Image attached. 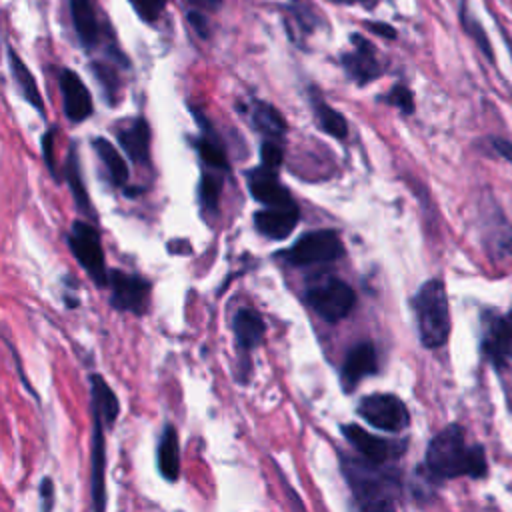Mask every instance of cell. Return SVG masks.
I'll list each match as a JSON object with an SVG mask.
<instances>
[{
  "mask_svg": "<svg viewBox=\"0 0 512 512\" xmlns=\"http://www.w3.org/2000/svg\"><path fill=\"white\" fill-rule=\"evenodd\" d=\"M420 470L430 482L460 476L482 478L486 476L488 462L480 444L466 442V432L460 424H448L428 442Z\"/></svg>",
  "mask_w": 512,
  "mask_h": 512,
  "instance_id": "obj_1",
  "label": "cell"
},
{
  "mask_svg": "<svg viewBox=\"0 0 512 512\" xmlns=\"http://www.w3.org/2000/svg\"><path fill=\"white\" fill-rule=\"evenodd\" d=\"M340 470L362 510H392L400 494V472L388 464H378L368 458L346 456L340 452Z\"/></svg>",
  "mask_w": 512,
  "mask_h": 512,
  "instance_id": "obj_2",
  "label": "cell"
},
{
  "mask_svg": "<svg viewBox=\"0 0 512 512\" xmlns=\"http://www.w3.org/2000/svg\"><path fill=\"white\" fill-rule=\"evenodd\" d=\"M412 312L418 336L424 348H440L450 336V306L444 282L440 278L426 280L412 296Z\"/></svg>",
  "mask_w": 512,
  "mask_h": 512,
  "instance_id": "obj_3",
  "label": "cell"
},
{
  "mask_svg": "<svg viewBox=\"0 0 512 512\" xmlns=\"http://www.w3.org/2000/svg\"><path fill=\"white\" fill-rule=\"evenodd\" d=\"M304 298L308 306L326 322L346 318L356 306L354 288L338 276L314 274L306 280Z\"/></svg>",
  "mask_w": 512,
  "mask_h": 512,
  "instance_id": "obj_4",
  "label": "cell"
},
{
  "mask_svg": "<svg viewBox=\"0 0 512 512\" xmlns=\"http://www.w3.org/2000/svg\"><path fill=\"white\" fill-rule=\"evenodd\" d=\"M292 266H312L324 262H336L344 256V242L332 228L310 230L302 234L288 250L278 254Z\"/></svg>",
  "mask_w": 512,
  "mask_h": 512,
  "instance_id": "obj_5",
  "label": "cell"
},
{
  "mask_svg": "<svg viewBox=\"0 0 512 512\" xmlns=\"http://www.w3.org/2000/svg\"><path fill=\"white\" fill-rule=\"evenodd\" d=\"M66 242H68V248L74 254L76 262L84 268V272L90 276V280L98 288H106L110 270H106L104 250H102L98 230L88 222L76 220L66 234Z\"/></svg>",
  "mask_w": 512,
  "mask_h": 512,
  "instance_id": "obj_6",
  "label": "cell"
},
{
  "mask_svg": "<svg viewBox=\"0 0 512 512\" xmlns=\"http://www.w3.org/2000/svg\"><path fill=\"white\" fill-rule=\"evenodd\" d=\"M356 412L368 426L382 432L398 434L410 426V412L404 400H400L394 394L376 392L362 396L356 406Z\"/></svg>",
  "mask_w": 512,
  "mask_h": 512,
  "instance_id": "obj_7",
  "label": "cell"
},
{
  "mask_svg": "<svg viewBox=\"0 0 512 512\" xmlns=\"http://www.w3.org/2000/svg\"><path fill=\"white\" fill-rule=\"evenodd\" d=\"M108 286L112 290V308L120 312H130L134 316H142L146 312L150 298V282L144 276L114 268L108 272Z\"/></svg>",
  "mask_w": 512,
  "mask_h": 512,
  "instance_id": "obj_8",
  "label": "cell"
},
{
  "mask_svg": "<svg viewBox=\"0 0 512 512\" xmlns=\"http://www.w3.org/2000/svg\"><path fill=\"white\" fill-rule=\"evenodd\" d=\"M344 438L358 450L360 456L378 462V464H390L404 456L408 442L406 440H392L384 436H376L368 430H364L358 424H342Z\"/></svg>",
  "mask_w": 512,
  "mask_h": 512,
  "instance_id": "obj_9",
  "label": "cell"
},
{
  "mask_svg": "<svg viewBox=\"0 0 512 512\" xmlns=\"http://www.w3.org/2000/svg\"><path fill=\"white\" fill-rule=\"evenodd\" d=\"M350 44L352 50L344 52L340 58L346 76L358 86H366L374 82L378 76H382V64L376 56V46L358 32L350 36Z\"/></svg>",
  "mask_w": 512,
  "mask_h": 512,
  "instance_id": "obj_10",
  "label": "cell"
},
{
  "mask_svg": "<svg viewBox=\"0 0 512 512\" xmlns=\"http://www.w3.org/2000/svg\"><path fill=\"white\" fill-rule=\"evenodd\" d=\"M58 84H60V92H62V108H64L66 118L74 124L90 118L94 112V102H92V94L86 88V84L82 82V78L74 70L62 68L58 72Z\"/></svg>",
  "mask_w": 512,
  "mask_h": 512,
  "instance_id": "obj_11",
  "label": "cell"
},
{
  "mask_svg": "<svg viewBox=\"0 0 512 512\" xmlns=\"http://www.w3.org/2000/svg\"><path fill=\"white\" fill-rule=\"evenodd\" d=\"M68 8L80 46L88 52L96 50L104 42L108 28L100 24L94 0H68Z\"/></svg>",
  "mask_w": 512,
  "mask_h": 512,
  "instance_id": "obj_12",
  "label": "cell"
},
{
  "mask_svg": "<svg viewBox=\"0 0 512 512\" xmlns=\"http://www.w3.org/2000/svg\"><path fill=\"white\" fill-rule=\"evenodd\" d=\"M300 220V210L296 202L264 206L254 214V226L258 234L270 240H284L288 238Z\"/></svg>",
  "mask_w": 512,
  "mask_h": 512,
  "instance_id": "obj_13",
  "label": "cell"
},
{
  "mask_svg": "<svg viewBox=\"0 0 512 512\" xmlns=\"http://www.w3.org/2000/svg\"><path fill=\"white\" fill-rule=\"evenodd\" d=\"M378 372V358H376V348L370 340H362L354 344L342 362L340 368V384L344 392H352L358 382L366 376H372Z\"/></svg>",
  "mask_w": 512,
  "mask_h": 512,
  "instance_id": "obj_14",
  "label": "cell"
},
{
  "mask_svg": "<svg viewBox=\"0 0 512 512\" xmlns=\"http://www.w3.org/2000/svg\"><path fill=\"white\" fill-rule=\"evenodd\" d=\"M116 140L134 164L150 162V126L144 116L126 118L116 124Z\"/></svg>",
  "mask_w": 512,
  "mask_h": 512,
  "instance_id": "obj_15",
  "label": "cell"
},
{
  "mask_svg": "<svg viewBox=\"0 0 512 512\" xmlns=\"http://www.w3.org/2000/svg\"><path fill=\"white\" fill-rule=\"evenodd\" d=\"M248 190L256 202L262 206H276V204H288L294 202L290 196V190L280 182L276 168L268 166H258L248 170L246 174Z\"/></svg>",
  "mask_w": 512,
  "mask_h": 512,
  "instance_id": "obj_16",
  "label": "cell"
},
{
  "mask_svg": "<svg viewBox=\"0 0 512 512\" xmlns=\"http://www.w3.org/2000/svg\"><path fill=\"white\" fill-rule=\"evenodd\" d=\"M106 442H104V422L94 418V434H92V508H106Z\"/></svg>",
  "mask_w": 512,
  "mask_h": 512,
  "instance_id": "obj_17",
  "label": "cell"
},
{
  "mask_svg": "<svg viewBox=\"0 0 512 512\" xmlns=\"http://www.w3.org/2000/svg\"><path fill=\"white\" fill-rule=\"evenodd\" d=\"M482 348L486 356L498 364L512 354V308L504 318H494L486 322Z\"/></svg>",
  "mask_w": 512,
  "mask_h": 512,
  "instance_id": "obj_18",
  "label": "cell"
},
{
  "mask_svg": "<svg viewBox=\"0 0 512 512\" xmlns=\"http://www.w3.org/2000/svg\"><path fill=\"white\" fill-rule=\"evenodd\" d=\"M308 100H310V108H312V114H314V120L318 124V128L332 136V138H346L348 136V122L346 118L336 110L332 108L324 98L322 94L316 90V88H310L308 92Z\"/></svg>",
  "mask_w": 512,
  "mask_h": 512,
  "instance_id": "obj_19",
  "label": "cell"
},
{
  "mask_svg": "<svg viewBox=\"0 0 512 512\" xmlns=\"http://www.w3.org/2000/svg\"><path fill=\"white\" fill-rule=\"evenodd\" d=\"M248 116L254 124V128L264 134L266 138H284L286 136V130H288V124L284 120V116L280 114V110L266 102V100H258L254 98L248 106Z\"/></svg>",
  "mask_w": 512,
  "mask_h": 512,
  "instance_id": "obj_20",
  "label": "cell"
},
{
  "mask_svg": "<svg viewBox=\"0 0 512 512\" xmlns=\"http://www.w3.org/2000/svg\"><path fill=\"white\" fill-rule=\"evenodd\" d=\"M232 328L242 352H250L256 346H260L266 332V324L254 308H240L234 316Z\"/></svg>",
  "mask_w": 512,
  "mask_h": 512,
  "instance_id": "obj_21",
  "label": "cell"
},
{
  "mask_svg": "<svg viewBox=\"0 0 512 512\" xmlns=\"http://www.w3.org/2000/svg\"><path fill=\"white\" fill-rule=\"evenodd\" d=\"M158 472L164 480L176 482L180 476V446H178V432L172 424H164L158 450H156Z\"/></svg>",
  "mask_w": 512,
  "mask_h": 512,
  "instance_id": "obj_22",
  "label": "cell"
},
{
  "mask_svg": "<svg viewBox=\"0 0 512 512\" xmlns=\"http://www.w3.org/2000/svg\"><path fill=\"white\" fill-rule=\"evenodd\" d=\"M90 394H92V416L100 418L104 426H112L120 414V402L114 390L106 384L100 374H90Z\"/></svg>",
  "mask_w": 512,
  "mask_h": 512,
  "instance_id": "obj_23",
  "label": "cell"
},
{
  "mask_svg": "<svg viewBox=\"0 0 512 512\" xmlns=\"http://www.w3.org/2000/svg\"><path fill=\"white\" fill-rule=\"evenodd\" d=\"M6 52H8V64H10V72H12L16 88L20 90L22 98L30 106H34L40 116H44V100H42V94L38 90V84H36L32 72L28 70V66L22 62V58L16 54V50L12 46H8Z\"/></svg>",
  "mask_w": 512,
  "mask_h": 512,
  "instance_id": "obj_24",
  "label": "cell"
},
{
  "mask_svg": "<svg viewBox=\"0 0 512 512\" xmlns=\"http://www.w3.org/2000/svg\"><path fill=\"white\" fill-rule=\"evenodd\" d=\"M92 146H94V152L98 154V158H100V162H102V166L108 174L110 184L116 186V188H124L128 178H130V172H128V164L124 162L118 148L106 138H94Z\"/></svg>",
  "mask_w": 512,
  "mask_h": 512,
  "instance_id": "obj_25",
  "label": "cell"
},
{
  "mask_svg": "<svg viewBox=\"0 0 512 512\" xmlns=\"http://www.w3.org/2000/svg\"><path fill=\"white\" fill-rule=\"evenodd\" d=\"M194 148L200 156V160L210 168V170H228V158H226V152L224 148L220 146V142L214 138V132L210 130V124L208 128H204V134L194 138Z\"/></svg>",
  "mask_w": 512,
  "mask_h": 512,
  "instance_id": "obj_26",
  "label": "cell"
},
{
  "mask_svg": "<svg viewBox=\"0 0 512 512\" xmlns=\"http://www.w3.org/2000/svg\"><path fill=\"white\" fill-rule=\"evenodd\" d=\"M64 174H66V182H68V186L72 190L76 206L82 212L92 216V204H90V198H88V192H86V186H84V180H82V172H80V164H78V156H76V148L74 146H70Z\"/></svg>",
  "mask_w": 512,
  "mask_h": 512,
  "instance_id": "obj_27",
  "label": "cell"
},
{
  "mask_svg": "<svg viewBox=\"0 0 512 512\" xmlns=\"http://www.w3.org/2000/svg\"><path fill=\"white\" fill-rule=\"evenodd\" d=\"M460 24H462V30L474 40V44L480 48V52L490 60L494 62V50L490 46V40H488V34L486 30L482 28V24L474 18V14L468 10L466 6V0H462L460 4Z\"/></svg>",
  "mask_w": 512,
  "mask_h": 512,
  "instance_id": "obj_28",
  "label": "cell"
},
{
  "mask_svg": "<svg viewBox=\"0 0 512 512\" xmlns=\"http://www.w3.org/2000/svg\"><path fill=\"white\" fill-rule=\"evenodd\" d=\"M220 192H222V178L212 172H202L198 184V200L206 212L216 214L220 206Z\"/></svg>",
  "mask_w": 512,
  "mask_h": 512,
  "instance_id": "obj_29",
  "label": "cell"
},
{
  "mask_svg": "<svg viewBox=\"0 0 512 512\" xmlns=\"http://www.w3.org/2000/svg\"><path fill=\"white\" fill-rule=\"evenodd\" d=\"M380 100L398 108L402 114H412L414 112V94L404 84H394Z\"/></svg>",
  "mask_w": 512,
  "mask_h": 512,
  "instance_id": "obj_30",
  "label": "cell"
},
{
  "mask_svg": "<svg viewBox=\"0 0 512 512\" xmlns=\"http://www.w3.org/2000/svg\"><path fill=\"white\" fill-rule=\"evenodd\" d=\"M112 64L110 62H94L92 64L94 76L100 80V84H102V88H104V92H106L110 102H112V96H116V92L120 88V80H118V74H116Z\"/></svg>",
  "mask_w": 512,
  "mask_h": 512,
  "instance_id": "obj_31",
  "label": "cell"
},
{
  "mask_svg": "<svg viewBox=\"0 0 512 512\" xmlns=\"http://www.w3.org/2000/svg\"><path fill=\"white\" fill-rule=\"evenodd\" d=\"M134 8V12L144 20V22H156L164 8H166V0H128Z\"/></svg>",
  "mask_w": 512,
  "mask_h": 512,
  "instance_id": "obj_32",
  "label": "cell"
},
{
  "mask_svg": "<svg viewBox=\"0 0 512 512\" xmlns=\"http://www.w3.org/2000/svg\"><path fill=\"white\" fill-rule=\"evenodd\" d=\"M260 160L264 166L268 168H280L282 160H284V148L276 138H266L260 146Z\"/></svg>",
  "mask_w": 512,
  "mask_h": 512,
  "instance_id": "obj_33",
  "label": "cell"
},
{
  "mask_svg": "<svg viewBox=\"0 0 512 512\" xmlns=\"http://www.w3.org/2000/svg\"><path fill=\"white\" fill-rule=\"evenodd\" d=\"M186 18H188L190 26L194 28V32H196L200 38H204V40H208V38H210V26H208V14H206V12H202V10H194V8H188Z\"/></svg>",
  "mask_w": 512,
  "mask_h": 512,
  "instance_id": "obj_34",
  "label": "cell"
},
{
  "mask_svg": "<svg viewBox=\"0 0 512 512\" xmlns=\"http://www.w3.org/2000/svg\"><path fill=\"white\" fill-rule=\"evenodd\" d=\"M42 154H44V162H46V168L50 170L52 178H58L56 166H54V128L46 130L42 136Z\"/></svg>",
  "mask_w": 512,
  "mask_h": 512,
  "instance_id": "obj_35",
  "label": "cell"
},
{
  "mask_svg": "<svg viewBox=\"0 0 512 512\" xmlns=\"http://www.w3.org/2000/svg\"><path fill=\"white\" fill-rule=\"evenodd\" d=\"M54 506V484L50 478H42L40 482V508L52 510Z\"/></svg>",
  "mask_w": 512,
  "mask_h": 512,
  "instance_id": "obj_36",
  "label": "cell"
},
{
  "mask_svg": "<svg viewBox=\"0 0 512 512\" xmlns=\"http://www.w3.org/2000/svg\"><path fill=\"white\" fill-rule=\"evenodd\" d=\"M364 26H366L368 32H372L376 36H382V38H388V40L396 38V30L390 24H386V22H372V20H368V22H364Z\"/></svg>",
  "mask_w": 512,
  "mask_h": 512,
  "instance_id": "obj_37",
  "label": "cell"
},
{
  "mask_svg": "<svg viewBox=\"0 0 512 512\" xmlns=\"http://www.w3.org/2000/svg\"><path fill=\"white\" fill-rule=\"evenodd\" d=\"M188 8H194V10H202V12H218L224 4V0H184Z\"/></svg>",
  "mask_w": 512,
  "mask_h": 512,
  "instance_id": "obj_38",
  "label": "cell"
},
{
  "mask_svg": "<svg viewBox=\"0 0 512 512\" xmlns=\"http://www.w3.org/2000/svg\"><path fill=\"white\" fill-rule=\"evenodd\" d=\"M490 142H492V150H494L500 158H504L506 162L512 164V142H508V140H504V138H490Z\"/></svg>",
  "mask_w": 512,
  "mask_h": 512,
  "instance_id": "obj_39",
  "label": "cell"
},
{
  "mask_svg": "<svg viewBox=\"0 0 512 512\" xmlns=\"http://www.w3.org/2000/svg\"><path fill=\"white\" fill-rule=\"evenodd\" d=\"M334 4H342V6H352V4H360V2H366V0H330Z\"/></svg>",
  "mask_w": 512,
  "mask_h": 512,
  "instance_id": "obj_40",
  "label": "cell"
}]
</instances>
